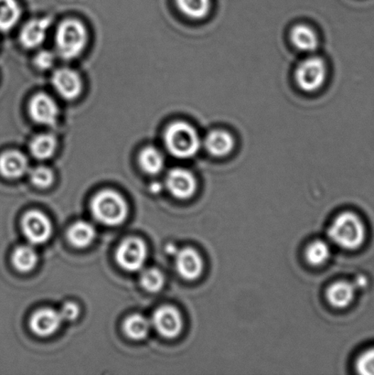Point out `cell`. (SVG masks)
I'll return each mask as SVG.
<instances>
[{
	"label": "cell",
	"instance_id": "obj_1",
	"mask_svg": "<svg viewBox=\"0 0 374 375\" xmlns=\"http://www.w3.org/2000/svg\"><path fill=\"white\" fill-rule=\"evenodd\" d=\"M329 236L339 247L355 250L365 240V228L356 214L344 213L329 227Z\"/></svg>",
	"mask_w": 374,
	"mask_h": 375
},
{
	"label": "cell",
	"instance_id": "obj_2",
	"mask_svg": "<svg viewBox=\"0 0 374 375\" xmlns=\"http://www.w3.org/2000/svg\"><path fill=\"white\" fill-rule=\"evenodd\" d=\"M87 28L77 20L62 21L55 34V46L58 55L65 60L77 58L87 46Z\"/></svg>",
	"mask_w": 374,
	"mask_h": 375
},
{
	"label": "cell",
	"instance_id": "obj_3",
	"mask_svg": "<svg viewBox=\"0 0 374 375\" xmlns=\"http://www.w3.org/2000/svg\"><path fill=\"white\" fill-rule=\"evenodd\" d=\"M165 143L174 157L189 159L195 156L199 150L197 131L185 122H175L165 132Z\"/></svg>",
	"mask_w": 374,
	"mask_h": 375
},
{
	"label": "cell",
	"instance_id": "obj_4",
	"mask_svg": "<svg viewBox=\"0 0 374 375\" xmlns=\"http://www.w3.org/2000/svg\"><path fill=\"white\" fill-rule=\"evenodd\" d=\"M94 218L109 226L121 225L128 216V206L119 194L113 191L99 192L91 203Z\"/></svg>",
	"mask_w": 374,
	"mask_h": 375
},
{
	"label": "cell",
	"instance_id": "obj_5",
	"mask_svg": "<svg viewBox=\"0 0 374 375\" xmlns=\"http://www.w3.org/2000/svg\"><path fill=\"white\" fill-rule=\"evenodd\" d=\"M147 254V247L143 241L136 237L128 238L117 249L116 262L123 269L134 272L143 267Z\"/></svg>",
	"mask_w": 374,
	"mask_h": 375
},
{
	"label": "cell",
	"instance_id": "obj_6",
	"mask_svg": "<svg viewBox=\"0 0 374 375\" xmlns=\"http://www.w3.org/2000/svg\"><path fill=\"white\" fill-rule=\"evenodd\" d=\"M326 66L319 57H310L301 62L296 71V80L305 92H314L324 84Z\"/></svg>",
	"mask_w": 374,
	"mask_h": 375
},
{
	"label": "cell",
	"instance_id": "obj_7",
	"mask_svg": "<svg viewBox=\"0 0 374 375\" xmlns=\"http://www.w3.org/2000/svg\"><path fill=\"white\" fill-rule=\"evenodd\" d=\"M22 231L31 244L41 245L49 240L53 227L45 214L38 211H31L22 219Z\"/></svg>",
	"mask_w": 374,
	"mask_h": 375
},
{
	"label": "cell",
	"instance_id": "obj_8",
	"mask_svg": "<svg viewBox=\"0 0 374 375\" xmlns=\"http://www.w3.org/2000/svg\"><path fill=\"white\" fill-rule=\"evenodd\" d=\"M31 119L37 124L55 125L59 116L58 106L48 94L40 93L31 99L28 105Z\"/></svg>",
	"mask_w": 374,
	"mask_h": 375
},
{
	"label": "cell",
	"instance_id": "obj_9",
	"mask_svg": "<svg viewBox=\"0 0 374 375\" xmlns=\"http://www.w3.org/2000/svg\"><path fill=\"white\" fill-rule=\"evenodd\" d=\"M153 324L158 333L167 339L175 338L182 330V316L170 306H164L155 312Z\"/></svg>",
	"mask_w": 374,
	"mask_h": 375
},
{
	"label": "cell",
	"instance_id": "obj_10",
	"mask_svg": "<svg viewBox=\"0 0 374 375\" xmlns=\"http://www.w3.org/2000/svg\"><path fill=\"white\" fill-rule=\"evenodd\" d=\"M52 83L56 92L66 100H75L82 93V83L80 75L72 69L62 68L55 72Z\"/></svg>",
	"mask_w": 374,
	"mask_h": 375
},
{
	"label": "cell",
	"instance_id": "obj_11",
	"mask_svg": "<svg viewBox=\"0 0 374 375\" xmlns=\"http://www.w3.org/2000/svg\"><path fill=\"white\" fill-rule=\"evenodd\" d=\"M166 184L171 194L182 200L192 197L197 188L194 176L188 170L183 169L170 170L167 174Z\"/></svg>",
	"mask_w": 374,
	"mask_h": 375
},
{
	"label": "cell",
	"instance_id": "obj_12",
	"mask_svg": "<svg viewBox=\"0 0 374 375\" xmlns=\"http://www.w3.org/2000/svg\"><path fill=\"white\" fill-rule=\"evenodd\" d=\"M62 323V319L60 312L53 308H41L35 312L31 317L30 326L36 335L47 337L56 332Z\"/></svg>",
	"mask_w": 374,
	"mask_h": 375
},
{
	"label": "cell",
	"instance_id": "obj_13",
	"mask_svg": "<svg viewBox=\"0 0 374 375\" xmlns=\"http://www.w3.org/2000/svg\"><path fill=\"white\" fill-rule=\"evenodd\" d=\"M52 21L50 18H35L28 21L21 31L20 40L22 46L27 49L39 47L45 40Z\"/></svg>",
	"mask_w": 374,
	"mask_h": 375
},
{
	"label": "cell",
	"instance_id": "obj_14",
	"mask_svg": "<svg viewBox=\"0 0 374 375\" xmlns=\"http://www.w3.org/2000/svg\"><path fill=\"white\" fill-rule=\"evenodd\" d=\"M176 267L180 275L187 280L198 279L204 269L202 257L192 248L177 252Z\"/></svg>",
	"mask_w": 374,
	"mask_h": 375
},
{
	"label": "cell",
	"instance_id": "obj_15",
	"mask_svg": "<svg viewBox=\"0 0 374 375\" xmlns=\"http://www.w3.org/2000/svg\"><path fill=\"white\" fill-rule=\"evenodd\" d=\"M28 167L27 157L18 151L9 150L0 156V173L5 178H20L27 172Z\"/></svg>",
	"mask_w": 374,
	"mask_h": 375
},
{
	"label": "cell",
	"instance_id": "obj_16",
	"mask_svg": "<svg viewBox=\"0 0 374 375\" xmlns=\"http://www.w3.org/2000/svg\"><path fill=\"white\" fill-rule=\"evenodd\" d=\"M233 138L224 130L212 131L205 140L206 149L215 157L228 155L233 150Z\"/></svg>",
	"mask_w": 374,
	"mask_h": 375
},
{
	"label": "cell",
	"instance_id": "obj_17",
	"mask_svg": "<svg viewBox=\"0 0 374 375\" xmlns=\"http://www.w3.org/2000/svg\"><path fill=\"white\" fill-rule=\"evenodd\" d=\"M356 286L347 281L336 282L329 286L326 291V298L329 303L335 308H346L354 298Z\"/></svg>",
	"mask_w": 374,
	"mask_h": 375
},
{
	"label": "cell",
	"instance_id": "obj_18",
	"mask_svg": "<svg viewBox=\"0 0 374 375\" xmlns=\"http://www.w3.org/2000/svg\"><path fill=\"white\" fill-rule=\"evenodd\" d=\"M291 40L295 46L303 52H314L318 48L319 40L312 28L306 25H297L291 31Z\"/></svg>",
	"mask_w": 374,
	"mask_h": 375
},
{
	"label": "cell",
	"instance_id": "obj_19",
	"mask_svg": "<svg viewBox=\"0 0 374 375\" xmlns=\"http://www.w3.org/2000/svg\"><path fill=\"white\" fill-rule=\"evenodd\" d=\"M96 238V230L93 225L84 220L75 223L68 231V239L72 245L84 248L91 245Z\"/></svg>",
	"mask_w": 374,
	"mask_h": 375
},
{
	"label": "cell",
	"instance_id": "obj_20",
	"mask_svg": "<svg viewBox=\"0 0 374 375\" xmlns=\"http://www.w3.org/2000/svg\"><path fill=\"white\" fill-rule=\"evenodd\" d=\"M57 149V140L49 134L36 135L31 140L30 150L35 159L44 160L53 156Z\"/></svg>",
	"mask_w": 374,
	"mask_h": 375
},
{
	"label": "cell",
	"instance_id": "obj_21",
	"mask_svg": "<svg viewBox=\"0 0 374 375\" xmlns=\"http://www.w3.org/2000/svg\"><path fill=\"white\" fill-rule=\"evenodd\" d=\"M21 9L17 0H0V30L8 31L20 20Z\"/></svg>",
	"mask_w": 374,
	"mask_h": 375
},
{
	"label": "cell",
	"instance_id": "obj_22",
	"mask_svg": "<svg viewBox=\"0 0 374 375\" xmlns=\"http://www.w3.org/2000/svg\"><path fill=\"white\" fill-rule=\"evenodd\" d=\"M138 160L141 169L148 174L156 175L163 169V156L156 147H145L144 150H141Z\"/></svg>",
	"mask_w": 374,
	"mask_h": 375
},
{
	"label": "cell",
	"instance_id": "obj_23",
	"mask_svg": "<svg viewBox=\"0 0 374 375\" xmlns=\"http://www.w3.org/2000/svg\"><path fill=\"white\" fill-rule=\"evenodd\" d=\"M123 332L132 340H143L150 330V323L142 315L134 314L123 323Z\"/></svg>",
	"mask_w": 374,
	"mask_h": 375
},
{
	"label": "cell",
	"instance_id": "obj_24",
	"mask_svg": "<svg viewBox=\"0 0 374 375\" xmlns=\"http://www.w3.org/2000/svg\"><path fill=\"white\" fill-rule=\"evenodd\" d=\"M38 255L34 249L28 245H21L12 254V263L16 269L21 272H28L36 267Z\"/></svg>",
	"mask_w": 374,
	"mask_h": 375
},
{
	"label": "cell",
	"instance_id": "obj_25",
	"mask_svg": "<svg viewBox=\"0 0 374 375\" xmlns=\"http://www.w3.org/2000/svg\"><path fill=\"white\" fill-rule=\"evenodd\" d=\"M177 8L187 17L199 20L210 11L211 0H176Z\"/></svg>",
	"mask_w": 374,
	"mask_h": 375
},
{
	"label": "cell",
	"instance_id": "obj_26",
	"mask_svg": "<svg viewBox=\"0 0 374 375\" xmlns=\"http://www.w3.org/2000/svg\"><path fill=\"white\" fill-rule=\"evenodd\" d=\"M329 254L331 251L328 245L322 241L313 242L306 251L307 262L313 266H321L325 264L329 260Z\"/></svg>",
	"mask_w": 374,
	"mask_h": 375
},
{
	"label": "cell",
	"instance_id": "obj_27",
	"mask_svg": "<svg viewBox=\"0 0 374 375\" xmlns=\"http://www.w3.org/2000/svg\"><path fill=\"white\" fill-rule=\"evenodd\" d=\"M141 286L150 292L160 291L164 285V276L160 270L150 269L145 270L141 276Z\"/></svg>",
	"mask_w": 374,
	"mask_h": 375
},
{
	"label": "cell",
	"instance_id": "obj_28",
	"mask_svg": "<svg viewBox=\"0 0 374 375\" xmlns=\"http://www.w3.org/2000/svg\"><path fill=\"white\" fill-rule=\"evenodd\" d=\"M31 181L37 187H49L53 182V170L44 166L37 167L31 172Z\"/></svg>",
	"mask_w": 374,
	"mask_h": 375
},
{
	"label": "cell",
	"instance_id": "obj_29",
	"mask_svg": "<svg viewBox=\"0 0 374 375\" xmlns=\"http://www.w3.org/2000/svg\"><path fill=\"white\" fill-rule=\"evenodd\" d=\"M358 373L363 375H374V348L367 349L359 356L356 362Z\"/></svg>",
	"mask_w": 374,
	"mask_h": 375
},
{
	"label": "cell",
	"instance_id": "obj_30",
	"mask_svg": "<svg viewBox=\"0 0 374 375\" xmlns=\"http://www.w3.org/2000/svg\"><path fill=\"white\" fill-rule=\"evenodd\" d=\"M55 57L49 50H41L34 58V65L40 70H49L55 65Z\"/></svg>",
	"mask_w": 374,
	"mask_h": 375
},
{
	"label": "cell",
	"instance_id": "obj_31",
	"mask_svg": "<svg viewBox=\"0 0 374 375\" xmlns=\"http://www.w3.org/2000/svg\"><path fill=\"white\" fill-rule=\"evenodd\" d=\"M80 313V310L77 305L74 302H68L63 305L60 314H61L62 320L72 321L77 319Z\"/></svg>",
	"mask_w": 374,
	"mask_h": 375
},
{
	"label": "cell",
	"instance_id": "obj_32",
	"mask_svg": "<svg viewBox=\"0 0 374 375\" xmlns=\"http://www.w3.org/2000/svg\"><path fill=\"white\" fill-rule=\"evenodd\" d=\"M167 252L170 254H177V248L172 245H167Z\"/></svg>",
	"mask_w": 374,
	"mask_h": 375
},
{
	"label": "cell",
	"instance_id": "obj_33",
	"mask_svg": "<svg viewBox=\"0 0 374 375\" xmlns=\"http://www.w3.org/2000/svg\"><path fill=\"white\" fill-rule=\"evenodd\" d=\"M160 185L158 184H152L151 191L152 192H158L160 191Z\"/></svg>",
	"mask_w": 374,
	"mask_h": 375
}]
</instances>
